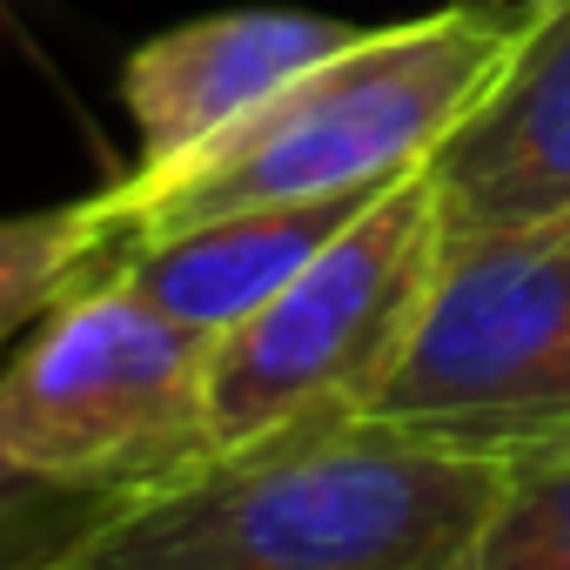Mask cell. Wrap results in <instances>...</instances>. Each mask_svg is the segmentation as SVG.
<instances>
[{
	"label": "cell",
	"mask_w": 570,
	"mask_h": 570,
	"mask_svg": "<svg viewBox=\"0 0 570 570\" xmlns=\"http://www.w3.org/2000/svg\"><path fill=\"white\" fill-rule=\"evenodd\" d=\"M497 476L503 456L330 410L128 497L61 570H443Z\"/></svg>",
	"instance_id": "1"
},
{
	"label": "cell",
	"mask_w": 570,
	"mask_h": 570,
	"mask_svg": "<svg viewBox=\"0 0 570 570\" xmlns=\"http://www.w3.org/2000/svg\"><path fill=\"white\" fill-rule=\"evenodd\" d=\"M503 55L510 14H497L490 0L363 28L350 48L296 75L275 101H262L188 161L161 175H121L115 188H101V202L121 242H141L262 202L376 195L436 155V141L490 88Z\"/></svg>",
	"instance_id": "2"
},
{
	"label": "cell",
	"mask_w": 570,
	"mask_h": 570,
	"mask_svg": "<svg viewBox=\"0 0 570 570\" xmlns=\"http://www.w3.org/2000/svg\"><path fill=\"white\" fill-rule=\"evenodd\" d=\"M208 363L215 336L101 268L0 356V443L41 476L141 497L215 456Z\"/></svg>",
	"instance_id": "3"
},
{
	"label": "cell",
	"mask_w": 570,
	"mask_h": 570,
	"mask_svg": "<svg viewBox=\"0 0 570 570\" xmlns=\"http://www.w3.org/2000/svg\"><path fill=\"white\" fill-rule=\"evenodd\" d=\"M443 262V208L430 168L390 181L289 289L215 336L208 423L215 450L255 443L282 423L370 410L396 370Z\"/></svg>",
	"instance_id": "4"
},
{
	"label": "cell",
	"mask_w": 570,
	"mask_h": 570,
	"mask_svg": "<svg viewBox=\"0 0 570 570\" xmlns=\"http://www.w3.org/2000/svg\"><path fill=\"white\" fill-rule=\"evenodd\" d=\"M370 416L476 456L570 423V215L443 235L423 316Z\"/></svg>",
	"instance_id": "5"
},
{
	"label": "cell",
	"mask_w": 570,
	"mask_h": 570,
	"mask_svg": "<svg viewBox=\"0 0 570 570\" xmlns=\"http://www.w3.org/2000/svg\"><path fill=\"white\" fill-rule=\"evenodd\" d=\"M497 14H510V55L423 161L443 235L570 215V0H517Z\"/></svg>",
	"instance_id": "6"
},
{
	"label": "cell",
	"mask_w": 570,
	"mask_h": 570,
	"mask_svg": "<svg viewBox=\"0 0 570 570\" xmlns=\"http://www.w3.org/2000/svg\"><path fill=\"white\" fill-rule=\"evenodd\" d=\"M356 35V21L316 8H222L141 41L121 61V108L135 121L128 175H161L188 161Z\"/></svg>",
	"instance_id": "7"
},
{
	"label": "cell",
	"mask_w": 570,
	"mask_h": 570,
	"mask_svg": "<svg viewBox=\"0 0 570 570\" xmlns=\"http://www.w3.org/2000/svg\"><path fill=\"white\" fill-rule=\"evenodd\" d=\"M383 195V188H376ZM376 195H323V202H262V208H228L168 235L121 242L108 262L128 289H141L155 309L202 336H228L248 323L275 289L289 282L376 202Z\"/></svg>",
	"instance_id": "8"
},
{
	"label": "cell",
	"mask_w": 570,
	"mask_h": 570,
	"mask_svg": "<svg viewBox=\"0 0 570 570\" xmlns=\"http://www.w3.org/2000/svg\"><path fill=\"white\" fill-rule=\"evenodd\" d=\"M121 255V228L101 195L0 215V356H8L61 296L95 282Z\"/></svg>",
	"instance_id": "9"
},
{
	"label": "cell",
	"mask_w": 570,
	"mask_h": 570,
	"mask_svg": "<svg viewBox=\"0 0 570 570\" xmlns=\"http://www.w3.org/2000/svg\"><path fill=\"white\" fill-rule=\"evenodd\" d=\"M443 570H570V423L503 456L483 523Z\"/></svg>",
	"instance_id": "10"
},
{
	"label": "cell",
	"mask_w": 570,
	"mask_h": 570,
	"mask_svg": "<svg viewBox=\"0 0 570 570\" xmlns=\"http://www.w3.org/2000/svg\"><path fill=\"white\" fill-rule=\"evenodd\" d=\"M128 497L28 470L0 443V570H61Z\"/></svg>",
	"instance_id": "11"
},
{
	"label": "cell",
	"mask_w": 570,
	"mask_h": 570,
	"mask_svg": "<svg viewBox=\"0 0 570 570\" xmlns=\"http://www.w3.org/2000/svg\"><path fill=\"white\" fill-rule=\"evenodd\" d=\"M490 8H517V0H490Z\"/></svg>",
	"instance_id": "12"
}]
</instances>
